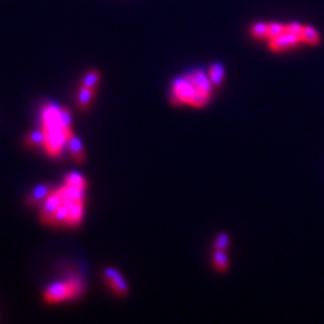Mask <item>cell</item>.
<instances>
[{
  "mask_svg": "<svg viewBox=\"0 0 324 324\" xmlns=\"http://www.w3.org/2000/svg\"><path fill=\"white\" fill-rule=\"evenodd\" d=\"M84 292V282L79 276H68L65 280L55 281L46 288L44 293L45 301L57 304L64 300L76 299Z\"/></svg>",
  "mask_w": 324,
  "mask_h": 324,
  "instance_id": "obj_1",
  "label": "cell"
},
{
  "mask_svg": "<svg viewBox=\"0 0 324 324\" xmlns=\"http://www.w3.org/2000/svg\"><path fill=\"white\" fill-rule=\"evenodd\" d=\"M209 100V93L199 91L188 74L173 81V102L185 103L193 107L205 106Z\"/></svg>",
  "mask_w": 324,
  "mask_h": 324,
  "instance_id": "obj_2",
  "label": "cell"
},
{
  "mask_svg": "<svg viewBox=\"0 0 324 324\" xmlns=\"http://www.w3.org/2000/svg\"><path fill=\"white\" fill-rule=\"evenodd\" d=\"M70 112L66 108L55 106V104H46L42 109V128L45 131H50L55 128H72L70 127Z\"/></svg>",
  "mask_w": 324,
  "mask_h": 324,
  "instance_id": "obj_3",
  "label": "cell"
},
{
  "mask_svg": "<svg viewBox=\"0 0 324 324\" xmlns=\"http://www.w3.org/2000/svg\"><path fill=\"white\" fill-rule=\"evenodd\" d=\"M104 281L109 285V288L112 289L113 293L118 296H126L128 293V284L126 278L122 276L119 270L115 268H106L103 272Z\"/></svg>",
  "mask_w": 324,
  "mask_h": 324,
  "instance_id": "obj_4",
  "label": "cell"
},
{
  "mask_svg": "<svg viewBox=\"0 0 324 324\" xmlns=\"http://www.w3.org/2000/svg\"><path fill=\"white\" fill-rule=\"evenodd\" d=\"M300 44H302L301 36L297 35V34L291 33L288 30H287L285 33L281 34V35L269 40V48L270 50L273 51L289 50V49L292 48H296V46Z\"/></svg>",
  "mask_w": 324,
  "mask_h": 324,
  "instance_id": "obj_5",
  "label": "cell"
},
{
  "mask_svg": "<svg viewBox=\"0 0 324 324\" xmlns=\"http://www.w3.org/2000/svg\"><path fill=\"white\" fill-rule=\"evenodd\" d=\"M62 199L61 195H60L59 189H54L48 196V199L40 205L41 207V220L45 223V224H51V220H53V216H54L57 208L61 205Z\"/></svg>",
  "mask_w": 324,
  "mask_h": 324,
  "instance_id": "obj_6",
  "label": "cell"
},
{
  "mask_svg": "<svg viewBox=\"0 0 324 324\" xmlns=\"http://www.w3.org/2000/svg\"><path fill=\"white\" fill-rule=\"evenodd\" d=\"M53 190H54L53 185L46 184V182L36 185L35 188L29 193V196H27V204H29L30 207H40V205L48 199V196L53 192Z\"/></svg>",
  "mask_w": 324,
  "mask_h": 324,
  "instance_id": "obj_7",
  "label": "cell"
},
{
  "mask_svg": "<svg viewBox=\"0 0 324 324\" xmlns=\"http://www.w3.org/2000/svg\"><path fill=\"white\" fill-rule=\"evenodd\" d=\"M68 204V223L66 226L76 227L80 224L83 215H84V201L69 200L65 201Z\"/></svg>",
  "mask_w": 324,
  "mask_h": 324,
  "instance_id": "obj_8",
  "label": "cell"
},
{
  "mask_svg": "<svg viewBox=\"0 0 324 324\" xmlns=\"http://www.w3.org/2000/svg\"><path fill=\"white\" fill-rule=\"evenodd\" d=\"M192 83L195 84V87L199 89V91L204 92V93H209L211 95V89H212V83L209 80V76H205V73L203 70L197 69L193 70L188 74Z\"/></svg>",
  "mask_w": 324,
  "mask_h": 324,
  "instance_id": "obj_9",
  "label": "cell"
},
{
  "mask_svg": "<svg viewBox=\"0 0 324 324\" xmlns=\"http://www.w3.org/2000/svg\"><path fill=\"white\" fill-rule=\"evenodd\" d=\"M66 146H68V150H69L70 156H72V158L76 161L77 164L84 162V160H85L84 146H83V142H81L79 137H76L74 134L70 135Z\"/></svg>",
  "mask_w": 324,
  "mask_h": 324,
  "instance_id": "obj_10",
  "label": "cell"
},
{
  "mask_svg": "<svg viewBox=\"0 0 324 324\" xmlns=\"http://www.w3.org/2000/svg\"><path fill=\"white\" fill-rule=\"evenodd\" d=\"M59 192L61 195L62 201H69V200H85V189L83 188H79V186H72V185H64L61 188H59Z\"/></svg>",
  "mask_w": 324,
  "mask_h": 324,
  "instance_id": "obj_11",
  "label": "cell"
},
{
  "mask_svg": "<svg viewBox=\"0 0 324 324\" xmlns=\"http://www.w3.org/2000/svg\"><path fill=\"white\" fill-rule=\"evenodd\" d=\"M25 142L31 147H36V149H45V143H46V132L44 128L40 130H34L25 138Z\"/></svg>",
  "mask_w": 324,
  "mask_h": 324,
  "instance_id": "obj_12",
  "label": "cell"
},
{
  "mask_svg": "<svg viewBox=\"0 0 324 324\" xmlns=\"http://www.w3.org/2000/svg\"><path fill=\"white\" fill-rule=\"evenodd\" d=\"M93 96H95V91L93 89H89V88L81 85L80 89H79V93H77V104H79V108L87 109L92 100H93Z\"/></svg>",
  "mask_w": 324,
  "mask_h": 324,
  "instance_id": "obj_13",
  "label": "cell"
},
{
  "mask_svg": "<svg viewBox=\"0 0 324 324\" xmlns=\"http://www.w3.org/2000/svg\"><path fill=\"white\" fill-rule=\"evenodd\" d=\"M301 40L302 44L307 45H317L320 42V34L315 27L312 26H306L304 25V29H302L301 33Z\"/></svg>",
  "mask_w": 324,
  "mask_h": 324,
  "instance_id": "obj_14",
  "label": "cell"
},
{
  "mask_svg": "<svg viewBox=\"0 0 324 324\" xmlns=\"http://www.w3.org/2000/svg\"><path fill=\"white\" fill-rule=\"evenodd\" d=\"M68 223V204L65 201H62L61 205L57 208L54 216H53V220H51V226H65Z\"/></svg>",
  "mask_w": 324,
  "mask_h": 324,
  "instance_id": "obj_15",
  "label": "cell"
},
{
  "mask_svg": "<svg viewBox=\"0 0 324 324\" xmlns=\"http://www.w3.org/2000/svg\"><path fill=\"white\" fill-rule=\"evenodd\" d=\"M224 68H223L222 64H212V66L209 68V80H211L212 85L219 87V85L223 83V79H224Z\"/></svg>",
  "mask_w": 324,
  "mask_h": 324,
  "instance_id": "obj_16",
  "label": "cell"
},
{
  "mask_svg": "<svg viewBox=\"0 0 324 324\" xmlns=\"http://www.w3.org/2000/svg\"><path fill=\"white\" fill-rule=\"evenodd\" d=\"M99 81H100V72L96 69H92V70H89V72L85 73L84 79H83V81H81V85L95 91L96 87H98V84H99Z\"/></svg>",
  "mask_w": 324,
  "mask_h": 324,
  "instance_id": "obj_17",
  "label": "cell"
},
{
  "mask_svg": "<svg viewBox=\"0 0 324 324\" xmlns=\"http://www.w3.org/2000/svg\"><path fill=\"white\" fill-rule=\"evenodd\" d=\"M212 261H214L216 269L220 272H224L228 268V257L224 250H215L212 254Z\"/></svg>",
  "mask_w": 324,
  "mask_h": 324,
  "instance_id": "obj_18",
  "label": "cell"
},
{
  "mask_svg": "<svg viewBox=\"0 0 324 324\" xmlns=\"http://www.w3.org/2000/svg\"><path fill=\"white\" fill-rule=\"evenodd\" d=\"M65 184L66 185L72 186H79V188H83V189H87V180L77 171H72L65 177Z\"/></svg>",
  "mask_w": 324,
  "mask_h": 324,
  "instance_id": "obj_19",
  "label": "cell"
},
{
  "mask_svg": "<svg viewBox=\"0 0 324 324\" xmlns=\"http://www.w3.org/2000/svg\"><path fill=\"white\" fill-rule=\"evenodd\" d=\"M285 31H287V25H282V23L278 22L268 23V36H266V40L269 41L272 38H276V36L281 35Z\"/></svg>",
  "mask_w": 324,
  "mask_h": 324,
  "instance_id": "obj_20",
  "label": "cell"
},
{
  "mask_svg": "<svg viewBox=\"0 0 324 324\" xmlns=\"http://www.w3.org/2000/svg\"><path fill=\"white\" fill-rule=\"evenodd\" d=\"M250 34L257 40H265L268 36V22H257L252 26Z\"/></svg>",
  "mask_w": 324,
  "mask_h": 324,
  "instance_id": "obj_21",
  "label": "cell"
},
{
  "mask_svg": "<svg viewBox=\"0 0 324 324\" xmlns=\"http://www.w3.org/2000/svg\"><path fill=\"white\" fill-rule=\"evenodd\" d=\"M228 244H230L228 234L220 233L218 237H216L215 243H214V247H215V250H224V252H226L227 249H228Z\"/></svg>",
  "mask_w": 324,
  "mask_h": 324,
  "instance_id": "obj_22",
  "label": "cell"
}]
</instances>
